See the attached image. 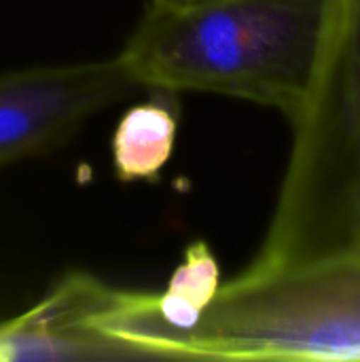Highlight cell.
I'll return each mask as SVG.
<instances>
[{
  "mask_svg": "<svg viewBox=\"0 0 360 362\" xmlns=\"http://www.w3.org/2000/svg\"><path fill=\"white\" fill-rule=\"evenodd\" d=\"M255 265L360 252V0H325L320 47Z\"/></svg>",
  "mask_w": 360,
  "mask_h": 362,
  "instance_id": "cell-3",
  "label": "cell"
},
{
  "mask_svg": "<svg viewBox=\"0 0 360 362\" xmlns=\"http://www.w3.org/2000/svg\"><path fill=\"white\" fill-rule=\"evenodd\" d=\"M95 320L142 358L360 361V252L250 263L221 284L189 331L149 320L117 288Z\"/></svg>",
  "mask_w": 360,
  "mask_h": 362,
  "instance_id": "cell-1",
  "label": "cell"
},
{
  "mask_svg": "<svg viewBox=\"0 0 360 362\" xmlns=\"http://www.w3.org/2000/svg\"><path fill=\"white\" fill-rule=\"evenodd\" d=\"M170 95L157 91V98L138 102L121 115L110 144L119 180H153L172 159L178 117Z\"/></svg>",
  "mask_w": 360,
  "mask_h": 362,
  "instance_id": "cell-6",
  "label": "cell"
},
{
  "mask_svg": "<svg viewBox=\"0 0 360 362\" xmlns=\"http://www.w3.org/2000/svg\"><path fill=\"white\" fill-rule=\"evenodd\" d=\"M155 4H182V2H193V0H151Z\"/></svg>",
  "mask_w": 360,
  "mask_h": 362,
  "instance_id": "cell-8",
  "label": "cell"
},
{
  "mask_svg": "<svg viewBox=\"0 0 360 362\" xmlns=\"http://www.w3.org/2000/svg\"><path fill=\"white\" fill-rule=\"evenodd\" d=\"M136 89L119 57L0 74V165L51 151Z\"/></svg>",
  "mask_w": 360,
  "mask_h": 362,
  "instance_id": "cell-4",
  "label": "cell"
},
{
  "mask_svg": "<svg viewBox=\"0 0 360 362\" xmlns=\"http://www.w3.org/2000/svg\"><path fill=\"white\" fill-rule=\"evenodd\" d=\"M325 0L149 2L117 55L140 89L216 93L297 112L320 47Z\"/></svg>",
  "mask_w": 360,
  "mask_h": 362,
  "instance_id": "cell-2",
  "label": "cell"
},
{
  "mask_svg": "<svg viewBox=\"0 0 360 362\" xmlns=\"http://www.w3.org/2000/svg\"><path fill=\"white\" fill-rule=\"evenodd\" d=\"M110 288L89 274H68L34 308L0 322V361L142 358L95 325Z\"/></svg>",
  "mask_w": 360,
  "mask_h": 362,
  "instance_id": "cell-5",
  "label": "cell"
},
{
  "mask_svg": "<svg viewBox=\"0 0 360 362\" xmlns=\"http://www.w3.org/2000/svg\"><path fill=\"white\" fill-rule=\"evenodd\" d=\"M221 267L206 242L185 248L180 265L174 269L163 293H132L134 308L149 320L170 329H193L221 288Z\"/></svg>",
  "mask_w": 360,
  "mask_h": 362,
  "instance_id": "cell-7",
  "label": "cell"
}]
</instances>
